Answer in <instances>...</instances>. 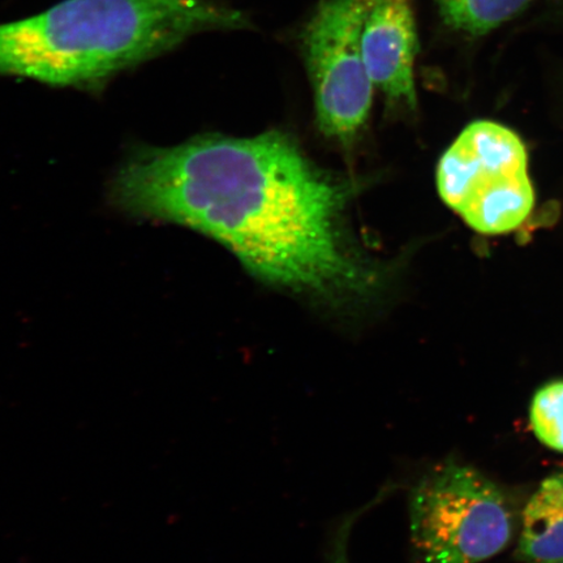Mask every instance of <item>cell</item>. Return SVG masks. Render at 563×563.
I'll return each instance as SVG.
<instances>
[{"instance_id": "cell-1", "label": "cell", "mask_w": 563, "mask_h": 563, "mask_svg": "<svg viewBox=\"0 0 563 563\" xmlns=\"http://www.w3.org/2000/svg\"><path fill=\"white\" fill-rule=\"evenodd\" d=\"M110 194L126 214L213 239L253 277L284 290L343 305L377 285L344 228L350 187L285 133L140 147Z\"/></svg>"}, {"instance_id": "cell-2", "label": "cell", "mask_w": 563, "mask_h": 563, "mask_svg": "<svg viewBox=\"0 0 563 563\" xmlns=\"http://www.w3.org/2000/svg\"><path fill=\"white\" fill-rule=\"evenodd\" d=\"M249 26L218 0H63L0 24V75L97 90L196 34Z\"/></svg>"}, {"instance_id": "cell-3", "label": "cell", "mask_w": 563, "mask_h": 563, "mask_svg": "<svg viewBox=\"0 0 563 563\" xmlns=\"http://www.w3.org/2000/svg\"><path fill=\"white\" fill-rule=\"evenodd\" d=\"M411 543L420 563H481L510 544L508 497L481 471L453 460L422 473L408 495Z\"/></svg>"}, {"instance_id": "cell-4", "label": "cell", "mask_w": 563, "mask_h": 563, "mask_svg": "<svg viewBox=\"0 0 563 563\" xmlns=\"http://www.w3.org/2000/svg\"><path fill=\"white\" fill-rule=\"evenodd\" d=\"M435 178L442 201L484 235L519 229L534 206L523 141L496 122L468 124L443 153Z\"/></svg>"}, {"instance_id": "cell-5", "label": "cell", "mask_w": 563, "mask_h": 563, "mask_svg": "<svg viewBox=\"0 0 563 563\" xmlns=\"http://www.w3.org/2000/svg\"><path fill=\"white\" fill-rule=\"evenodd\" d=\"M368 3L322 0L301 34L317 124L323 135L343 145L352 144L372 109L375 86L362 46Z\"/></svg>"}, {"instance_id": "cell-6", "label": "cell", "mask_w": 563, "mask_h": 563, "mask_svg": "<svg viewBox=\"0 0 563 563\" xmlns=\"http://www.w3.org/2000/svg\"><path fill=\"white\" fill-rule=\"evenodd\" d=\"M362 46L373 86L387 102L415 110V62L419 53L413 0H369Z\"/></svg>"}, {"instance_id": "cell-7", "label": "cell", "mask_w": 563, "mask_h": 563, "mask_svg": "<svg viewBox=\"0 0 563 563\" xmlns=\"http://www.w3.org/2000/svg\"><path fill=\"white\" fill-rule=\"evenodd\" d=\"M517 553L525 562L563 560V471L544 478L528 499Z\"/></svg>"}, {"instance_id": "cell-8", "label": "cell", "mask_w": 563, "mask_h": 563, "mask_svg": "<svg viewBox=\"0 0 563 563\" xmlns=\"http://www.w3.org/2000/svg\"><path fill=\"white\" fill-rule=\"evenodd\" d=\"M440 16L456 32L487 34L523 12L533 0H434Z\"/></svg>"}, {"instance_id": "cell-9", "label": "cell", "mask_w": 563, "mask_h": 563, "mask_svg": "<svg viewBox=\"0 0 563 563\" xmlns=\"http://www.w3.org/2000/svg\"><path fill=\"white\" fill-rule=\"evenodd\" d=\"M530 422L534 438L553 452L563 453V379L534 393Z\"/></svg>"}, {"instance_id": "cell-10", "label": "cell", "mask_w": 563, "mask_h": 563, "mask_svg": "<svg viewBox=\"0 0 563 563\" xmlns=\"http://www.w3.org/2000/svg\"><path fill=\"white\" fill-rule=\"evenodd\" d=\"M389 490V488H386V490L384 489L382 495L376 497V499H372V501L368 505L363 506L362 509L351 512L350 516L344 518L342 522L338 525L335 533L333 534L332 541H330L328 548L325 563H350L349 545L352 528H354L356 520L363 516L364 511H367L373 505L382 501L385 493Z\"/></svg>"}, {"instance_id": "cell-11", "label": "cell", "mask_w": 563, "mask_h": 563, "mask_svg": "<svg viewBox=\"0 0 563 563\" xmlns=\"http://www.w3.org/2000/svg\"><path fill=\"white\" fill-rule=\"evenodd\" d=\"M526 563H563V560L548 561V562H526Z\"/></svg>"}]
</instances>
